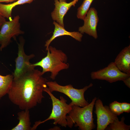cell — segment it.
<instances>
[{
    "mask_svg": "<svg viewBox=\"0 0 130 130\" xmlns=\"http://www.w3.org/2000/svg\"><path fill=\"white\" fill-rule=\"evenodd\" d=\"M41 72L35 68L13 79L7 94L13 104L22 110H29L41 103L44 98L43 89L47 87L46 79Z\"/></svg>",
    "mask_w": 130,
    "mask_h": 130,
    "instance_id": "1",
    "label": "cell"
},
{
    "mask_svg": "<svg viewBox=\"0 0 130 130\" xmlns=\"http://www.w3.org/2000/svg\"><path fill=\"white\" fill-rule=\"evenodd\" d=\"M47 51L45 57L40 61L32 64L35 67L39 66L42 68V75L47 72H50V77L54 80L60 71L68 69L69 65L67 63V55L62 50L50 46Z\"/></svg>",
    "mask_w": 130,
    "mask_h": 130,
    "instance_id": "2",
    "label": "cell"
},
{
    "mask_svg": "<svg viewBox=\"0 0 130 130\" xmlns=\"http://www.w3.org/2000/svg\"><path fill=\"white\" fill-rule=\"evenodd\" d=\"M97 99V98L94 97L90 104L82 108L72 105L68 115L66 116L67 126L71 128L75 124V127H78L81 130H91L95 128L92 113Z\"/></svg>",
    "mask_w": 130,
    "mask_h": 130,
    "instance_id": "3",
    "label": "cell"
},
{
    "mask_svg": "<svg viewBox=\"0 0 130 130\" xmlns=\"http://www.w3.org/2000/svg\"><path fill=\"white\" fill-rule=\"evenodd\" d=\"M43 91L46 92L50 97L52 105V112L46 119L42 121L35 122L32 127V130H36L40 124L51 120H54L53 124L56 125L58 124L62 127H66L67 126L66 115L71 110L72 105L70 104H67V100L62 96L60 97V100L56 98L50 92L47 87L44 89Z\"/></svg>",
    "mask_w": 130,
    "mask_h": 130,
    "instance_id": "4",
    "label": "cell"
},
{
    "mask_svg": "<svg viewBox=\"0 0 130 130\" xmlns=\"http://www.w3.org/2000/svg\"><path fill=\"white\" fill-rule=\"evenodd\" d=\"M46 84L48 90L51 93L55 91L58 92L62 93L68 97L72 100L70 104L72 106L74 105L82 107L89 104L85 99L84 94L85 92L93 86L92 83L80 89L73 88L71 84L65 86L60 85L56 81H47Z\"/></svg>",
    "mask_w": 130,
    "mask_h": 130,
    "instance_id": "5",
    "label": "cell"
},
{
    "mask_svg": "<svg viewBox=\"0 0 130 130\" xmlns=\"http://www.w3.org/2000/svg\"><path fill=\"white\" fill-rule=\"evenodd\" d=\"M20 18L17 15L8 21H6L2 25L0 28V51L10 44L12 38L16 40V37L24 34V32L20 29Z\"/></svg>",
    "mask_w": 130,
    "mask_h": 130,
    "instance_id": "6",
    "label": "cell"
},
{
    "mask_svg": "<svg viewBox=\"0 0 130 130\" xmlns=\"http://www.w3.org/2000/svg\"><path fill=\"white\" fill-rule=\"evenodd\" d=\"M91 77L92 79L104 80L111 83L118 81H123L130 77V74L121 71L114 62H112L106 67L91 72Z\"/></svg>",
    "mask_w": 130,
    "mask_h": 130,
    "instance_id": "7",
    "label": "cell"
},
{
    "mask_svg": "<svg viewBox=\"0 0 130 130\" xmlns=\"http://www.w3.org/2000/svg\"><path fill=\"white\" fill-rule=\"evenodd\" d=\"M19 43H18V56L15 60V68L13 74V78L18 77L24 73L35 68V66L30 62V60L33 58L35 55L32 54L26 55L24 51V46L25 40L22 37L19 38Z\"/></svg>",
    "mask_w": 130,
    "mask_h": 130,
    "instance_id": "8",
    "label": "cell"
},
{
    "mask_svg": "<svg viewBox=\"0 0 130 130\" xmlns=\"http://www.w3.org/2000/svg\"><path fill=\"white\" fill-rule=\"evenodd\" d=\"M95 105L97 117V130H104L117 117L110 110L109 107L104 106L102 101L97 99Z\"/></svg>",
    "mask_w": 130,
    "mask_h": 130,
    "instance_id": "9",
    "label": "cell"
},
{
    "mask_svg": "<svg viewBox=\"0 0 130 130\" xmlns=\"http://www.w3.org/2000/svg\"><path fill=\"white\" fill-rule=\"evenodd\" d=\"M83 20L84 25L79 28V32L82 34L85 33L97 39V28L99 19L97 10L93 7L90 8Z\"/></svg>",
    "mask_w": 130,
    "mask_h": 130,
    "instance_id": "10",
    "label": "cell"
},
{
    "mask_svg": "<svg viewBox=\"0 0 130 130\" xmlns=\"http://www.w3.org/2000/svg\"><path fill=\"white\" fill-rule=\"evenodd\" d=\"M54 1L55 7L51 13L52 18L53 20L64 27L63 19L65 15L72 6H75L77 2V0H73L68 3L60 2L59 0Z\"/></svg>",
    "mask_w": 130,
    "mask_h": 130,
    "instance_id": "11",
    "label": "cell"
},
{
    "mask_svg": "<svg viewBox=\"0 0 130 130\" xmlns=\"http://www.w3.org/2000/svg\"><path fill=\"white\" fill-rule=\"evenodd\" d=\"M53 24L54 26V29L53 35L50 38L47 40L45 42V46L46 50L47 51L49 48L51 42L56 38L64 35L70 36L77 41L81 42L83 35L79 32H70L66 31L64 27L60 26L57 22L54 21Z\"/></svg>",
    "mask_w": 130,
    "mask_h": 130,
    "instance_id": "12",
    "label": "cell"
},
{
    "mask_svg": "<svg viewBox=\"0 0 130 130\" xmlns=\"http://www.w3.org/2000/svg\"><path fill=\"white\" fill-rule=\"evenodd\" d=\"M121 71L130 74V45L125 47L118 54L114 62Z\"/></svg>",
    "mask_w": 130,
    "mask_h": 130,
    "instance_id": "13",
    "label": "cell"
},
{
    "mask_svg": "<svg viewBox=\"0 0 130 130\" xmlns=\"http://www.w3.org/2000/svg\"><path fill=\"white\" fill-rule=\"evenodd\" d=\"M18 124L12 128V130H32L29 110L26 109L18 112Z\"/></svg>",
    "mask_w": 130,
    "mask_h": 130,
    "instance_id": "14",
    "label": "cell"
},
{
    "mask_svg": "<svg viewBox=\"0 0 130 130\" xmlns=\"http://www.w3.org/2000/svg\"><path fill=\"white\" fill-rule=\"evenodd\" d=\"M35 0H18L7 4L0 3V13L5 18L10 20L12 19V13L13 8L16 6L26 3H30Z\"/></svg>",
    "mask_w": 130,
    "mask_h": 130,
    "instance_id": "15",
    "label": "cell"
},
{
    "mask_svg": "<svg viewBox=\"0 0 130 130\" xmlns=\"http://www.w3.org/2000/svg\"><path fill=\"white\" fill-rule=\"evenodd\" d=\"M13 78L12 74L5 76L0 75V99L8 94L11 87Z\"/></svg>",
    "mask_w": 130,
    "mask_h": 130,
    "instance_id": "16",
    "label": "cell"
},
{
    "mask_svg": "<svg viewBox=\"0 0 130 130\" xmlns=\"http://www.w3.org/2000/svg\"><path fill=\"white\" fill-rule=\"evenodd\" d=\"M125 118L124 117L119 121L118 118L115 119L112 123L110 124L105 130H129L130 126L125 124L124 123Z\"/></svg>",
    "mask_w": 130,
    "mask_h": 130,
    "instance_id": "17",
    "label": "cell"
},
{
    "mask_svg": "<svg viewBox=\"0 0 130 130\" xmlns=\"http://www.w3.org/2000/svg\"><path fill=\"white\" fill-rule=\"evenodd\" d=\"M94 0H84L78 8L77 14V18L83 20L86 15L92 2Z\"/></svg>",
    "mask_w": 130,
    "mask_h": 130,
    "instance_id": "18",
    "label": "cell"
},
{
    "mask_svg": "<svg viewBox=\"0 0 130 130\" xmlns=\"http://www.w3.org/2000/svg\"><path fill=\"white\" fill-rule=\"evenodd\" d=\"M109 107L111 111L117 116L120 115L123 112L121 108L120 103L116 101H115L110 103Z\"/></svg>",
    "mask_w": 130,
    "mask_h": 130,
    "instance_id": "19",
    "label": "cell"
},
{
    "mask_svg": "<svg viewBox=\"0 0 130 130\" xmlns=\"http://www.w3.org/2000/svg\"><path fill=\"white\" fill-rule=\"evenodd\" d=\"M120 105L123 111L129 113L130 112V104L126 102L120 103Z\"/></svg>",
    "mask_w": 130,
    "mask_h": 130,
    "instance_id": "20",
    "label": "cell"
},
{
    "mask_svg": "<svg viewBox=\"0 0 130 130\" xmlns=\"http://www.w3.org/2000/svg\"><path fill=\"white\" fill-rule=\"evenodd\" d=\"M123 81L125 84L128 87L130 88V77L126 78Z\"/></svg>",
    "mask_w": 130,
    "mask_h": 130,
    "instance_id": "21",
    "label": "cell"
},
{
    "mask_svg": "<svg viewBox=\"0 0 130 130\" xmlns=\"http://www.w3.org/2000/svg\"><path fill=\"white\" fill-rule=\"evenodd\" d=\"M6 21L5 18L0 14V28L2 24Z\"/></svg>",
    "mask_w": 130,
    "mask_h": 130,
    "instance_id": "22",
    "label": "cell"
},
{
    "mask_svg": "<svg viewBox=\"0 0 130 130\" xmlns=\"http://www.w3.org/2000/svg\"><path fill=\"white\" fill-rule=\"evenodd\" d=\"M18 0H0V3L2 2H5L6 3H11L14 2Z\"/></svg>",
    "mask_w": 130,
    "mask_h": 130,
    "instance_id": "23",
    "label": "cell"
},
{
    "mask_svg": "<svg viewBox=\"0 0 130 130\" xmlns=\"http://www.w3.org/2000/svg\"><path fill=\"white\" fill-rule=\"evenodd\" d=\"M59 0L60 2H63V1L66 2V0Z\"/></svg>",
    "mask_w": 130,
    "mask_h": 130,
    "instance_id": "24",
    "label": "cell"
},
{
    "mask_svg": "<svg viewBox=\"0 0 130 130\" xmlns=\"http://www.w3.org/2000/svg\"><path fill=\"white\" fill-rule=\"evenodd\" d=\"M78 0H77V2H78Z\"/></svg>",
    "mask_w": 130,
    "mask_h": 130,
    "instance_id": "25",
    "label": "cell"
},
{
    "mask_svg": "<svg viewBox=\"0 0 130 130\" xmlns=\"http://www.w3.org/2000/svg\"><path fill=\"white\" fill-rule=\"evenodd\" d=\"M0 14H1V13H0Z\"/></svg>",
    "mask_w": 130,
    "mask_h": 130,
    "instance_id": "26",
    "label": "cell"
}]
</instances>
